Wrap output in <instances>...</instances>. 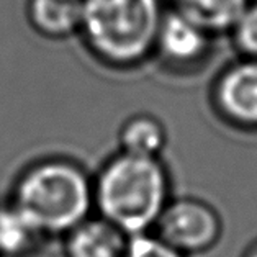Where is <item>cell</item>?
Wrapping results in <instances>:
<instances>
[{"mask_svg":"<svg viewBox=\"0 0 257 257\" xmlns=\"http://www.w3.org/2000/svg\"><path fill=\"white\" fill-rule=\"evenodd\" d=\"M84 0H31L30 18L48 36H66L80 30Z\"/></svg>","mask_w":257,"mask_h":257,"instance_id":"cell-10","label":"cell"},{"mask_svg":"<svg viewBox=\"0 0 257 257\" xmlns=\"http://www.w3.org/2000/svg\"><path fill=\"white\" fill-rule=\"evenodd\" d=\"M167 141L166 128L151 115H136L121 126L120 146L121 153L159 158Z\"/></svg>","mask_w":257,"mask_h":257,"instance_id":"cell-11","label":"cell"},{"mask_svg":"<svg viewBox=\"0 0 257 257\" xmlns=\"http://www.w3.org/2000/svg\"><path fill=\"white\" fill-rule=\"evenodd\" d=\"M247 7V0H177L179 14L208 35L233 31Z\"/></svg>","mask_w":257,"mask_h":257,"instance_id":"cell-8","label":"cell"},{"mask_svg":"<svg viewBox=\"0 0 257 257\" xmlns=\"http://www.w3.org/2000/svg\"><path fill=\"white\" fill-rule=\"evenodd\" d=\"M246 257H257V244H255V246L250 247V250L246 254Z\"/></svg>","mask_w":257,"mask_h":257,"instance_id":"cell-14","label":"cell"},{"mask_svg":"<svg viewBox=\"0 0 257 257\" xmlns=\"http://www.w3.org/2000/svg\"><path fill=\"white\" fill-rule=\"evenodd\" d=\"M233 33L239 51L246 58L257 59V4L246 9Z\"/></svg>","mask_w":257,"mask_h":257,"instance_id":"cell-13","label":"cell"},{"mask_svg":"<svg viewBox=\"0 0 257 257\" xmlns=\"http://www.w3.org/2000/svg\"><path fill=\"white\" fill-rule=\"evenodd\" d=\"M154 229L161 239L184 255L198 254L216 244L221 236V219L202 200H169Z\"/></svg>","mask_w":257,"mask_h":257,"instance_id":"cell-4","label":"cell"},{"mask_svg":"<svg viewBox=\"0 0 257 257\" xmlns=\"http://www.w3.org/2000/svg\"><path fill=\"white\" fill-rule=\"evenodd\" d=\"M215 103L229 123L257 130V59L244 58L219 76Z\"/></svg>","mask_w":257,"mask_h":257,"instance_id":"cell-5","label":"cell"},{"mask_svg":"<svg viewBox=\"0 0 257 257\" xmlns=\"http://www.w3.org/2000/svg\"><path fill=\"white\" fill-rule=\"evenodd\" d=\"M208 33L177 10L162 17L156 38V51L169 64L185 67L203 59L208 49Z\"/></svg>","mask_w":257,"mask_h":257,"instance_id":"cell-6","label":"cell"},{"mask_svg":"<svg viewBox=\"0 0 257 257\" xmlns=\"http://www.w3.org/2000/svg\"><path fill=\"white\" fill-rule=\"evenodd\" d=\"M162 17L159 0H84L80 30L102 61L133 66L154 51Z\"/></svg>","mask_w":257,"mask_h":257,"instance_id":"cell-3","label":"cell"},{"mask_svg":"<svg viewBox=\"0 0 257 257\" xmlns=\"http://www.w3.org/2000/svg\"><path fill=\"white\" fill-rule=\"evenodd\" d=\"M45 234L10 202L0 205V257H23L35 250Z\"/></svg>","mask_w":257,"mask_h":257,"instance_id":"cell-9","label":"cell"},{"mask_svg":"<svg viewBox=\"0 0 257 257\" xmlns=\"http://www.w3.org/2000/svg\"><path fill=\"white\" fill-rule=\"evenodd\" d=\"M128 234L103 216L85 218L66 234L67 257H123Z\"/></svg>","mask_w":257,"mask_h":257,"instance_id":"cell-7","label":"cell"},{"mask_svg":"<svg viewBox=\"0 0 257 257\" xmlns=\"http://www.w3.org/2000/svg\"><path fill=\"white\" fill-rule=\"evenodd\" d=\"M12 202L45 236L67 234L89 218L93 185L79 166L49 159L18 179Z\"/></svg>","mask_w":257,"mask_h":257,"instance_id":"cell-2","label":"cell"},{"mask_svg":"<svg viewBox=\"0 0 257 257\" xmlns=\"http://www.w3.org/2000/svg\"><path fill=\"white\" fill-rule=\"evenodd\" d=\"M93 203L128 236L148 233L169 203V175L159 158L120 153L98 174Z\"/></svg>","mask_w":257,"mask_h":257,"instance_id":"cell-1","label":"cell"},{"mask_svg":"<svg viewBox=\"0 0 257 257\" xmlns=\"http://www.w3.org/2000/svg\"><path fill=\"white\" fill-rule=\"evenodd\" d=\"M123 257H185L177 249L161 239L158 234L148 233L133 234L128 237Z\"/></svg>","mask_w":257,"mask_h":257,"instance_id":"cell-12","label":"cell"}]
</instances>
